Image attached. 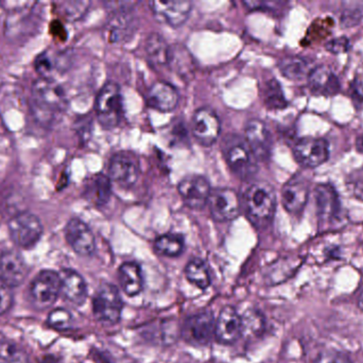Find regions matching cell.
I'll list each match as a JSON object with an SVG mask.
<instances>
[{
    "label": "cell",
    "mask_w": 363,
    "mask_h": 363,
    "mask_svg": "<svg viewBox=\"0 0 363 363\" xmlns=\"http://www.w3.org/2000/svg\"><path fill=\"white\" fill-rule=\"evenodd\" d=\"M67 102L65 90L55 79L40 77L32 85V112L40 125H51Z\"/></svg>",
    "instance_id": "1"
},
{
    "label": "cell",
    "mask_w": 363,
    "mask_h": 363,
    "mask_svg": "<svg viewBox=\"0 0 363 363\" xmlns=\"http://www.w3.org/2000/svg\"><path fill=\"white\" fill-rule=\"evenodd\" d=\"M242 206L247 219L256 228H266L277 211V193L270 183L256 181L245 190Z\"/></svg>",
    "instance_id": "2"
},
{
    "label": "cell",
    "mask_w": 363,
    "mask_h": 363,
    "mask_svg": "<svg viewBox=\"0 0 363 363\" xmlns=\"http://www.w3.org/2000/svg\"><path fill=\"white\" fill-rule=\"evenodd\" d=\"M96 115L104 129H113L123 119V98L121 87L114 81H108L100 90L96 98Z\"/></svg>",
    "instance_id": "3"
},
{
    "label": "cell",
    "mask_w": 363,
    "mask_h": 363,
    "mask_svg": "<svg viewBox=\"0 0 363 363\" xmlns=\"http://www.w3.org/2000/svg\"><path fill=\"white\" fill-rule=\"evenodd\" d=\"M223 156L233 174L241 180H249L257 174L258 161L245 140L230 136L223 143Z\"/></svg>",
    "instance_id": "4"
},
{
    "label": "cell",
    "mask_w": 363,
    "mask_h": 363,
    "mask_svg": "<svg viewBox=\"0 0 363 363\" xmlns=\"http://www.w3.org/2000/svg\"><path fill=\"white\" fill-rule=\"evenodd\" d=\"M123 300L118 289L112 283L100 285L93 298V313L101 323L115 325L121 319Z\"/></svg>",
    "instance_id": "5"
},
{
    "label": "cell",
    "mask_w": 363,
    "mask_h": 363,
    "mask_svg": "<svg viewBox=\"0 0 363 363\" xmlns=\"http://www.w3.org/2000/svg\"><path fill=\"white\" fill-rule=\"evenodd\" d=\"M8 229L13 242L23 249L33 247L44 232L40 217L28 211L14 215L9 221Z\"/></svg>",
    "instance_id": "6"
},
{
    "label": "cell",
    "mask_w": 363,
    "mask_h": 363,
    "mask_svg": "<svg viewBox=\"0 0 363 363\" xmlns=\"http://www.w3.org/2000/svg\"><path fill=\"white\" fill-rule=\"evenodd\" d=\"M106 9L110 13L108 32L111 42H123L130 38L135 28L133 6L135 2H106Z\"/></svg>",
    "instance_id": "7"
},
{
    "label": "cell",
    "mask_w": 363,
    "mask_h": 363,
    "mask_svg": "<svg viewBox=\"0 0 363 363\" xmlns=\"http://www.w3.org/2000/svg\"><path fill=\"white\" fill-rule=\"evenodd\" d=\"M215 317L209 311L190 315L182 325V338L192 347H207L215 338Z\"/></svg>",
    "instance_id": "8"
},
{
    "label": "cell",
    "mask_w": 363,
    "mask_h": 363,
    "mask_svg": "<svg viewBox=\"0 0 363 363\" xmlns=\"http://www.w3.org/2000/svg\"><path fill=\"white\" fill-rule=\"evenodd\" d=\"M108 170L112 183L128 189L133 187L140 178V160L135 153L119 151L111 158Z\"/></svg>",
    "instance_id": "9"
},
{
    "label": "cell",
    "mask_w": 363,
    "mask_h": 363,
    "mask_svg": "<svg viewBox=\"0 0 363 363\" xmlns=\"http://www.w3.org/2000/svg\"><path fill=\"white\" fill-rule=\"evenodd\" d=\"M211 217L216 222L223 223L236 220L240 215L241 200L238 193L230 188L211 190L207 202Z\"/></svg>",
    "instance_id": "10"
},
{
    "label": "cell",
    "mask_w": 363,
    "mask_h": 363,
    "mask_svg": "<svg viewBox=\"0 0 363 363\" xmlns=\"http://www.w3.org/2000/svg\"><path fill=\"white\" fill-rule=\"evenodd\" d=\"M61 294V277L55 271L38 273L30 287L32 302L38 309H47L55 304Z\"/></svg>",
    "instance_id": "11"
},
{
    "label": "cell",
    "mask_w": 363,
    "mask_h": 363,
    "mask_svg": "<svg viewBox=\"0 0 363 363\" xmlns=\"http://www.w3.org/2000/svg\"><path fill=\"white\" fill-rule=\"evenodd\" d=\"M190 131L199 144L211 146L215 144L221 132L219 117L208 107L198 109L192 115Z\"/></svg>",
    "instance_id": "12"
},
{
    "label": "cell",
    "mask_w": 363,
    "mask_h": 363,
    "mask_svg": "<svg viewBox=\"0 0 363 363\" xmlns=\"http://www.w3.org/2000/svg\"><path fill=\"white\" fill-rule=\"evenodd\" d=\"M294 156L296 162L305 168H315L322 166L330 158L328 141L322 138L305 136L294 146Z\"/></svg>",
    "instance_id": "13"
},
{
    "label": "cell",
    "mask_w": 363,
    "mask_h": 363,
    "mask_svg": "<svg viewBox=\"0 0 363 363\" xmlns=\"http://www.w3.org/2000/svg\"><path fill=\"white\" fill-rule=\"evenodd\" d=\"M179 194L188 208L202 210L208 202L211 188L209 181L201 175H188L178 185Z\"/></svg>",
    "instance_id": "14"
},
{
    "label": "cell",
    "mask_w": 363,
    "mask_h": 363,
    "mask_svg": "<svg viewBox=\"0 0 363 363\" xmlns=\"http://www.w3.org/2000/svg\"><path fill=\"white\" fill-rule=\"evenodd\" d=\"M150 8L157 21L170 27L178 28L189 18L192 2L187 0H155L150 2Z\"/></svg>",
    "instance_id": "15"
},
{
    "label": "cell",
    "mask_w": 363,
    "mask_h": 363,
    "mask_svg": "<svg viewBox=\"0 0 363 363\" xmlns=\"http://www.w3.org/2000/svg\"><path fill=\"white\" fill-rule=\"evenodd\" d=\"M65 239L74 253L89 257L96 251V239L89 226L78 217L69 220L65 226Z\"/></svg>",
    "instance_id": "16"
},
{
    "label": "cell",
    "mask_w": 363,
    "mask_h": 363,
    "mask_svg": "<svg viewBox=\"0 0 363 363\" xmlns=\"http://www.w3.org/2000/svg\"><path fill=\"white\" fill-rule=\"evenodd\" d=\"M318 219L322 226H330L339 221L341 215L340 200L336 190L330 185L322 183L315 189Z\"/></svg>",
    "instance_id": "17"
},
{
    "label": "cell",
    "mask_w": 363,
    "mask_h": 363,
    "mask_svg": "<svg viewBox=\"0 0 363 363\" xmlns=\"http://www.w3.org/2000/svg\"><path fill=\"white\" fill-rule=\"evenodd\" d=\"M309 197V181L302 175H296L281 189V204L291 215H300Z\"/></svg>",
    "instance_id": "18"
},
{
    "label": "cell",
    "mask_w": 363,
    "mask_h": 363,
    "mask_svg": "<svg viewBox=\"0 0 363 363\" xmlns=\"http://www.w3.org/2000/svg\"><path fill=\"white\" fill-rule=\"evenodd\" d=\"M245 142L249 145L257 161H267L272 148V138L264 121L250 119L245 128Z\"/></svg>",
    "instance_id": "19"
},
{
    "label": "cell",
    "mask_w": 363,
    "mask_h": 363,
    "mask_svg": "<svg viewBox=\"0 0 363 363\" xmlns=\"http://www.w3.org/2000/svg\"><path fill=\"white\" fill-rule=\"evenodd\" d=\"M241 335H242L241 317L236 309L232 306H225L222 308L216 320V341L220 345H232L239 340Z\"/></svg>",
    "instance_id": "20"
},
{
    "label": "cell",
    "mask_w": 363,
    "mask_h": 363,
    "mask_svg": "<svg viewBox=\"0 0 363 363\" xmlns=\"http://www.w3.org/2000/svg\"><path fill=\"white\" fill-rule=\"evenodd\" d=\"M27 264L21 254L14 251L0 255V278L10 288L19 287L27 277Z\"/></svg>",
    "instance_id": "21"
},
{
    "label": "cell",
    "mask_w": 363,
    "mask_h": 363,
    "mask_svg": "<svg viewBox=\"0 0 363 363\" xmlns=\"http://www.w3.org/2000/svg\"><path fill=\"white\" fill-rule=\"evenodd\" d=\"M180 102L178 90L165 81H159L149 89L147 104L160 112L169 113L176 110Z\"/></svg>",
    "instance_id": "22"
},
{
    "label": "cell",
    "mask_w": 363,
    "mask_h": 363,
    "mask_svg": "<svg viewBox=\"0 0 363 363\" xmlns=\"http://www.w3.org/2000/svg\"><path fill=\"white\" fill-rule=\"evenodd\" d=\"M61 277V294L76 306L84 304L89 294L84 278L76 271L65 269L59 273Z\"/></svg>",
    "instance_id": "23"
},
{
    "label": "cell",
    "mask_w": 363,
    "mask_h": 363,
    "mask_svg": "<svg viewBox=\"0 0 363 363\" xmlns=\"http://www.w3.org/2000/svg\"><path fill=\"white\" fill-rule=\"evenodd\" d=\"M308 85L317 95L334 96L340 91V81L328 66L313 67L308 76Z\"/></svg>",
    "instance_id": "24"
},
{
    "label": "cell",
    "mask_w": 363,
    "mask_h": 363,
    "mask_svg": "<svg viewBox=\"0 0 363 363\" xmlns=\"http://www.w3.org/2000/svg\"><path fill=\"white\" fill-rule=\"evenodd\" d=\"M118 281L123 291L131 298L138 296L144 289L142 269L136 262L128 261L121 264L118 270Z\"/></svg>",
    "instance_id": "25"
},
{
    "label": "cell",
    "mask_w": 363,
    "mask_h": 363,
    "mask_svg": "<svg viewBox=\"0 0 363 363\" xmlns=\"http://www.w3.org/2000/svg\"><path fill=\"white\" fill-rule=\"evenodd\" d=\"M84 195L96 206H106L112 196V181L108 175L98 174L87 180Z\"/></svg>",
    "instance_id": "26"
},
{
    "label": "cell",
    "mask_w": 363,
    "mask_h": 363,
    "mask_svg": "<svg viewBox=\"0 0 363 363\" xmlns=\"http://www.w3.org/2000/svg\"><path fill=\"white\" fill-rule=\"evenodd\" d=\"M145 50L151 65L155 67L169 65L170 46L161 34L151 33L147 38Z\"/></svg>",
    "instance_id": "27"
},
{
    "label": "cell",
    "mask_w": 363,
    "mask_h": 363,
    "mask_svg": "<svg viewBox=\"0 0 363 363\" xmlns=\"http://www.w3.org/2000/svg\"><path fill=\"white\" fill-rule=\"evenodd\" d=\"M279 70L286 78L290 80H302L308 78L309 74L313 70L311 62L300 55H288L283 58L279 63Z\"/></svg>",
    "instance_id": "28"
},
{
    "label": "cell",
    "mask_w": 363,
    "mask_h": 363,
    "mask_svg": "<svg viewBox=\"0 0 363 363\" xmlns=\"http://www.w3.org/2000/svg\"><path fill=\"white\" fill-rule=\"evenodd\" d=\"M147 335V338L155 342L169 345L176 342L179 335H181V328H179L178 323L174 320H166L149 326Z\"/></svg>",
    "instance_id": "29"
},
{
    "label": "cell",
    "mask_w": 363,
    "mask_h": 363,
    "mask_svg": "<svg viewBox=\"0 0 363 363\" xmlns=\"http://www.w3.org/2000/svg\"><path fill=\"white\" fill-rule=\"evenodd\" d=\"M262 102L269 110H283L287 108L288 100L281 83L277 79H269L262 91Z\"/></svg>",
    "instance_id": "30"
},
{
    "label": "cell",
    "mask_w": 363,
    "mask_h": 363,
    "mask_svg": "<svg viewBox=\"0 0 363 363\" xmlns=\"http://www.w3.org/2000/svg\"><path fill=\"white\" fill-rule=\"evenodd\" d=\"M184 273H185L186 279L199 289L206 290L211 286V278L208 266L202 259L194 258L190 260L186 264Z\"/></svg>",
    "instance_id": "31"
},
{
    "label": "cell",
    "mask_w": 363,
    "mask_h": 363,
    "mask_svg": "<svg viewBox=\"0 0 363 363\" xmlns=\"http://www.w3.org/2000/svg\"><path fill=\"white\" fill-rule=\"evenodd\" d=\"M155 251L165 257L177 258L185 249V239L180 234H165L155 240Z\"/></svg>",
    "instance_id": "32"
},
{
    "label": "cell",
    "mask_w": 363,
    "mask_h": 363,
    "mask_svg": "<svg viewBox=\"0 0 363 363\" xmlns=\"http://www.w3.org/2000/svg\"><path fill=\"white\" fill-rule=\"evenodd\" d=\"M169 65L174 68L177 72L181 76H190L194 72V59L189 51L182 46V45H174L170 47V61Z\"/></svg>",
    "instance_id": "33"
},
{
    "label": "cell",
    "mask_w": 363,
    "mask_h": 363,
    "mask_svg": "<svg viewBox=\"0 0 363 363\" xmlns=\"http://www.w3.org/2000/svg\"><path fill=\"white\" fill-rule=\"evenodd\" d=\"M242 335L247 338H257L264 330V319L262 313L255 309H249L241 317Z\"/></svg>",
    "instance_id": "34"
},
{
    "label": "cell",
    "mask_w": 363,
    "mask_h": 363,
    "mask_svg": "<svg viewBox=\"0 0 363 363\" xmlns=\"http://www.w3.org/2000/svg\"><path fill=\"white\" fill-rule=\"evenodd\" d=\"M28 356L25 350L18 345L0 338V363H27Z\"/></svg>",
    "instance_id": "35"
},
{
    "label": "cell",
    "mask_w": 363,
    "mask_h": 363,
    "mask_svg": "<svg viewBox=\"0 0 363 363\" xmlns=\"http://www.w3.org/2000/svg\"><path fill=\"white\" fill-rule=\"evenodd\" d=\"M89 6V1H65L59 4V9L66 21H76L86 14Z\"/></svg>",
    "instance_id": "36"
},
{
    "label": "cell",
    "mask_w": 363,
    "mask_h": 363,
    "mask_svg": "<svg viewBox=\"0 0 363 363\" xmlns=\"http://www.w3.org/2000/svg\"><path fill=\"white\" fill-rule=\"evenodd\" d=\"M34 68L42 78H51L53 70H60L59 62L53 59L47 51H44L34 60Z\"/></svg>",
    "instance_id": "37"
},
{
    "label": "cell",
    "mask_w": 363,
    "mask_h": 363,
    "mask_svg": "<svg viewBox=\"0 0 363 363\" xmlns=\"http://www.w3.org/2000/svg\"><path fill=\"white\" fill-rule=\"evenodd\" d=\"M72 317L69 311L66 309H55L49 313L48 325L55 330H68L72 325Z\"/></svg>",
    "instance_id": "38"
},
{
    "label": "cell",
    "mask_w": 363,
    "mask_h": 363,
    "mask_svg": "<svg viewBox=\"0 0 363 363\" xmlns=\"http://www.w3.org/2000/svg\"><path fill=\"white\" fill-rule=\"evenodd\" d=\"M315 363H353L349 355H347L342 352L335 351V350H330V351L323 352L318 356Z\"/></svg>",
    "instance_id": "39"
},
{
    "label": "cell",
    "mask_w": 363,
    "mask_h": 363,
    "mask_svg": "<svg viewBox=\"0 0 363 363\" xmlns=\"http://www.w3.org/2000/svg\"><path fill=\"white\" fill-rule=\"evenodd\" d=\"M13 305L12 288L0 278V315L10 310Z\"/></svg>",
    "instance_id": "40"
},
{
    "label": "cell",
    "mask_w": 363,
    "mask_h": 363,
    "mask_svg": "<svg viewBox=\"0 0 363 363\" xmlns=\"http://www.w3.org/2000/svg\"><path fill=\"white\" fill-rule=\"evenodd\" d=\"M325 48L328 49L330 53H347L350 49V40L345 36H341V38H336L334 40H330L328 44L325 45Z\"/></svg>",
    "instance_id": "41"
},
{
    "label": "cell",
    "mask_w": 363,
    "mask_h": 363,
    "mask_svg": "<svg viewBox=\"0 0 363 363\" xmlns=\"http://www.w3.org/2000/svg\"><path fill=\"white\" fill-rule=\"evenodd\" d=\"M91 119H81L76 125V130L82 140L86 141L89 138V131L91 130Z\"/></svg>",
    "instance_id": "42"
},
{
    "label": "cell",
    "mask_w": 363,
    "mask_h": 363,
    "mask_svg": "<svg viewBox=\"0 0 363 363\" xmlns=\"http://www.w3.org/2000/svg\"><path fill=\"white\" fill-rule=\"evenodd\" d=\"M50 32L53 36L59 38V40H65L67 38V31L60 21H53L51 23Z\"/></svg>",
    "instance_id": "43"
},
{
    "label": "cell",
    "mask_w": 363,
    "mask_h": 363,
    "mask_svg": "<svg viewBox=\"0 0 363 363\" xmlns=\"http://www.w3.org/2000/svg\"><path fill=\"white\" fill-rule=\"evenodd\" d=\"M356 148L359 153H363V134H360L358 136L357 140H356Z\"/></svg>",
    "instance_id": "44"
},
{
    "label": "cell",
    "mask_w": 363,
    "mask_h": 363,
    "mask_svg": "<svg viewBox=\"0 0 363 363\" xmlns=\"http://www.w3.org/2000/svg\"><path fill=\"white\" fill-rule=\"evenodd\" d=\"M360 307H362V310H363V296H362V300H360Z\"/></svg>",
    "instance_id": "45"
}]
</instances>
